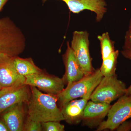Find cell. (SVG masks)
Returning <instances> with one entry per match:
<instances>
[{
  "mask_svg": "<svg viewBox=\"0 0 131 131\" xmlns=\"http://www.w3.org/2000/svg\"><path fill=\"white\" fill-rule=\"evenodd\" d=\"M31 96L27 104V116L41 122L64 121L56 95L42 93L34 86H30Z\"/></svg>",
  "mask_w": 131,
  "mask_h": 131,
  "instance_id": "1",
  "label": "cell"
},
{
  "mask_svg": "<svg viewBox=\"0 0 131 131\" xmlns=\"http://www.w3.org/2000/svg\"><path fill=\"white\" fill-rule=\"evenodd\" d=\"M103 77L100 69H97L91 74L84 75L79 81L68 83L66 88L56 95L59 107L61 108L70 101L93 93Z\"/></svg>",
  "mask_w": 131,
  "mask_h": 131,
  "instance_id": "2",
  "label": "cell"
},
{
  "mask_svg": "<svg viewBox=\"0 0 131 131\" xmlns=\"http://www.w3.org/2000/svg\"><path fill=\"white\" fill-rule=\"evenodd\" d=\"M126 84L118 79L115 74L103 77L94 90L90 100L97 103L110 104L125 94Z\"/></svg>",
  "mask_w": 131,
  "mask_h": 131,
  "instance_id": "3",
  "label": "cell"
},
{
  "mask_svg": "<svg viewBox=\"0 0 131 131\" xmlns=\"http://www.w3.org/2000/svg\"><path fill=\"white\" fill-rule=\"evenodd\" d=\"M107 118L98 126L96 131L113 130L124 121L131 118V95H123L112 106Z\"/></svg>",
  "mask_w": 131,
  "mask_h": 131,
  "instance_id": "4",
  "label": "cell"
},
{
  "mask_svg": "<svg viewBox=\"0 0 131 131\" xmlns=\"http://www.w3.org/2000/svg\"><path fill=\"white\" fill-rule=\"evenodd\" d=\"M89 37V33L86 31H75L70 45L84 76L91 74L95 70L92 66L90 54Z\"/></svg>",
  "mask_w": 131,
  "mask_h": 131,
  "instance_id": "5",
  "label": "cell"
},
{
  "mask_svg": "<svg viewBox=\"0 0 131 131\" xmlns=\"http://www.w3.org/2000/svg\"><path fill=\"white\" fill-rule=\"evenodd\" d=\"M31 96L30 87L25 84H17L0 89V114L15 104H27Z\"/></svg>",
  "mask_w": 131,
  "mask_h": 131,
  "instance_id": "6",
  "label": "cell"
},
{
  "mask_svg": "<svg viewBox=\"0 0 131 131\" xmlns=\"http://www.w3.org/2000/svg\"><path fill=\"white\" fill-rule=\"evenodd\" d=\"M25 78V84L36 87L50 94L56 95L64 89V83L62 78L48 74L43 71Z\"/></svg>",
  "mask_w": 131,
  "mask_h": 131,
  "instance_id": "7",
  "label": "cell"
},
{
  "mask_svg": "<svg viewBox=\"0 0 131 131\" xmlns=\"http://www.w3.org/2000/svg\"><path fill=\"white\" fill-rule=\"evenodd\" d=\"M14 57L0 55V87L2 88L25 84V78L20 75L15 66Z\"/></svg>",
  "mask_w": 131,
  "mask_h": 131,
  "instance_id": "8",
  "label": "cell"
},
{
  "mask_svg": "<svg viewBox=\"0 0 131 131\" xmlns=\"http://www.w3.org/2000/svg\"><path fill=\"white\" fill-rule=\"evenodd\" d=\"M48 0H42L44 3ZM65 3L70 12L79 14L84 10L94 12L96 15V22L103 19L107 11V3L105 0H59Z\"/></svg>",
  "mask_w": 131,
  "mask_h": 131,
  "instance_id": "9",
  "label": "cell"
},
{
  "mask_svg": "<svg viewBox=\"0 0 131 131\" xmlns=\"http://www.w3.org/2000/svg\"><path fill=\"white\" fill-rule=\"evenodd\" d=\"M111 106L107 103L88 102L82 118L83 124L90 128L98 127L107 115Z\"/></svg>",
  "mask_w": 131,
  "mask_h": 131,
  "instance_id": "10",
  "label": "cell"
},
{
  "mask_svg": "<svg viewBox=\"0 0 131 131\" xmlns=\"http://www.w3.org/2000/svg\"><path fill=\"white\" fill-rule=\"evenodd\" d=\"M65 68V73L62 79L64 84L79 81L84 76L79 62L70 47L69 42H67V49L62 56Z\"/></svg>",
  "mask_w": 131,
  "mask_h": 131,
  "instance_id": "11",
  "label": "cell"
},
{
  "mask_svg": "<svg viewBox=\"0 0 131 131\" xmlns=\"http://www.w3.org/2000/svg\"><path fill=\"white\" fill-rule=\"evenodd\" d=\"M92 93H89L80 100H73L61 108L64 121L69 124H77L82 121L84 108L90 100Z\"/></svg>",
  "mask_w": 131,
  "mask_h": 131,
  "instance_id": "12",
  "label": "cell"
},
{
  "mask_svg": "<svg viewBox=\"0 0 131 131\" xmlns=\"http://www.w3.org/2000/svg\"><path fill=\"white\" fill-rule=\"evenodd\" d=\"M24 102L15 104L3 112V119L9 131H23L26 110Z\"/></svg>",
  "mask_w": 131,
  "mask_h": 131,
  "instance_id": "13",
  "label": "cell"
},
{
  "mask_svg": "<svg viewBox=\"0 0 131 131\" xmlns=\"http://www.w3.org/2000/svg\"><path fill=\"white\" fill-rule=\"evenodd\" d=\"M14 62L17 72L24 77L43 71L35 64L31 58H24L19 56L14 57Z\"/></svg>",
  "mask_w": 131,
  "mask_h": 131,
  "instance_id": "14",
  "label": "cell"
},
{
  "mask_svg": "<svg viewBox=\"0 0 131 131\" xmlns=\"http://www.w3.org/2000/svg\"><path fill=\"white\" fill-rule=\"evenodd\" d=\"M118 55V50H115L108 57L102 60V64L100 70L103 77L115 74Z\"/></svg>",
  "mask_w": 131,
  "mask_h": 131,
  "instance_id": "15",
  "label": "cell"
},
{
  "mask_svg": "<svg viewBox=\"0 0 131 131\" xmlns=\"http://www.w3.org/2000/svg\"><path fill=\"white\" fill-rule=\"evenodd\" d=\"M97 38L100 43L102 60L107 58L115 51L114 41L111 40L109 34L105 32L98 35Z\"/></svg>",
  "mask_w": 131,
  "mask_h": 131,
  "instance_id": "16",
  "label": "cell"
},
{
  "mask_svg": "<svg viewBox=\"0 0 131 131\" xmlns=\"http://www.w3.org/2000/svg\"><path fill=\"white\" fill-rule=\"evenodd\" d=\"M42 131L41 122L35 121L27 116L24 122L23 131Z\"/></svg>",
  "mask_w": 131,
  "mask_h": 131,
  "instance_id": "17",
  "label": "cell"
},
{
  "mask_svg": "<svg viewBox=\"0 0 131 131\" xmlns=\"http://www.w3.org/2000/svg\"><path fill=\"white\" fill-rule=\"evenodd\" d=\"M42 130L46 131H63L64 126L59 121H50L41 123Z\"/></svg>",
  "mask_w": 131,
  "mask_h": 131,
  "instance_id": "18",
  "label": "cell"
},
{
  "mask_svg": "<svg viewBox=\"0 0 131 131\" xmlns=\"http://www.w3.org/2000/svg\"><path fill=\"white\" fill-rule=\"evenodd\" d=\"M121 53L124 57L131 60V33L128 31L126 33L125 42Z\"/></svg>",
  "mask_w": 131,
  "mask_h": 131,
  "instance_id": "19",
  "label": "cell"
},
{
  "mask_svg": "<svg viewBox=\"0 0 131 131\" xmlns=\"http://www.w3.org/2000/svg\"><path fill=\"white\" fill-rule=\"evenodd\" d=\"M117 131H130L131 130V121H124L117 128Z\"/></svg>",
  "mask_w": 131,
  "mask_h": 131,
  "instance_id": "20",
  "label": "cell"
},
{
  "mask_svg": "<svg viewBox=\"0 0 131 131\" xmlns=\"http://www.w3.org/2000/svg\"><path fill=\"white\" fill-rule=\"evenodd\" d=\"M0 131H9L5 122L1 121H0Z\"/></svg>",
  "mask_w": 131,
  "mask_h": 131,
  "instance_id": "21",
  "label": "cell"
},
{
  "mask_svg": "<svg viewBox=\"0 0 131 131\" xmlns=\"http://www.w3.org/2000/svg\"><path fill=\"white\" fill-rule=\"evenodd\" d=\"M8 1L9 0H0V12Z\"/></svg>",
  "mask_w": 131,
  "mask_h": 131,
  "instance_id": "22",
  "label": "cell"
},
{
  "mask_svg": "<svg viewBox=\"0 0 131 131\" xmlns=\"http://www.w3.org/2000/svg\"><path fill=\"white\" fill-rule=\"evenodd\" d=\"M125 95H131V84L128 88H127Z\"/></svg>",
  "mask_w": 131,
  "mask_h": 131,
  "instance_id": "23",
  "label": "cell"
},
{
  "mask_svg": "<svg viewBox=\"0 0 131 131\" xmlns=\"http://www.w3.org/2000/svg\"><path fill=\"white\" fill-rule=\"evenodd\" d=\"M128 31L131 33V18L129 21V30Z\"/></svg>",
  "mask_w": 131,
  "mask_h": 131,
  "instance_id": "24",
  "label": "cell"
},
{
  "mask_svg": "<svg viewBox=\"0 0 131 131\" xmlns=\"http://www.w3.org/2000/svg\"><path fill=\"white\" fill-rule=\"evenodd\" d=\"M1 89V87H0V89Z\"/></svg>",
  "mask_w": 131,
  "mask_h": 131,
  "instance_id": "25",
  "label": "cell"
}]
</instances>
